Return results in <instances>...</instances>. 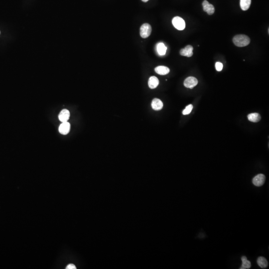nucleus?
I'll list each match as a JSON object with an SVG mask.
<instances>
[{"label": "nucleus", "mask_w": 269, "mask_h": 269, "mask_svg": "<svg viewBox=\"0 0 269 269\" xmlns=\"http://www.w3.org/2000/svg\"><path fill=\"white\" fill-rule=\"evenodd\" d=\"M233 42L234 44L238 47H244L250 43V39L244 34H239L233 37Z\"/></svg>", "instance_id": "1"}, {"label": "nucleus", "mask_w": 269, "mask_h": 269, "mask_svg": "<svg viewBox=\"0 0 269 269\" xmlns=\"http://www.w3.org/2000/svg\"><path fill=\"white\" fill-rule=\"evenodd\" d=\"M172 23L175 28L179 31L183 30L185 28V22L184 19L179 16L173 18L172 20Z\"/></svg>", "instance_id": "2"}, {"label": "nucleus", "mask_w": 269, "mask_h": 269, "mask_svg": "<svg viewBox=\"0 0 269 269\" xmlns=\"http://www.w3.org/2000/svg\"><path fill=\"white\" fill-rule=\"evenodd\" d=\"M152 32V27L149 24H144L140 28V36L142 38L146 39L149 37Z\"/></svg>", "instance_id": "3"}, {"label": "nucleus", "mask_w": 269, "mask_h": 269, "mask_svg": "<svg viewBox=\"0 0 269 269\" xmlns=\"http://www.w3.org/2000/svg\"><path fill=\"white\" fill-rule=\"evenodd\" d=\"M198 84V80L196 78L194 77H188L185 79L184 81V85L185 87L188 88L192 89L197 86Z\"/></svg>", "instance_id": "4"}, {"label": "nucleus", "mask_w": 269, "mask_h": 269, "mask_svg": "<svg viewBox=\"0 0 269 269\" xmlns=\"http://www.w3.org/2000/svg\"><path fill=\"white\" fill-rule=\"evenodd\" d=\"M265 180H266V177H265V175L263 174H259L253 178L252 182H253V185H255V186L260 187V186H262L264 184Z\"/></svg>", "instance_id": "5"}, {"label": "nucleus", "mask_w": 269, "mask_h": 269, "mask_svg": "<svg viewBox=\"0 0 269 269\" xmlns=\"http://www.w3.org/2000/svg\"><path fill=\"white\" fill-rule=\"evenodd\" d=\"M202 6L204 12H206L208 15H212L214 13L215 8L214 6L209 4L206 0L203 1Z\"/></svg>", "instance_id": "6"}, {"label": "nucleus", "mask_w": 269, "mask_h": 269, "mask_svg": "<svg viewBox=\"0 0 269 269\" xmlns=\"http://www.w3.org/2000/svg\"><path fill=\"white\" fill-rule=\"evenodd\" d=\"M59 132L61 134H67L69 132L70 130V124L68 122H63L59 127Z\"/></svg>", "instance_id": "7"}, {"label": "nucleus", "mask_w": 269, "mask_h": 269, "mask_svg": "<svg viewBox=\"0 0 269 269\" xmlns=\"http://www.w3.org/2000/svg\"><path fill=\"white\" fill-rule=\"evenodd\" d=\"M193 47L192 46L188 45L185 46V48L180 50V54L182 56L191 57L193 55Z\"/></svg>", "instance_id": "8"}, {"label": "nucleus", "mask_w": 269, "mask_h": 269, "mask_svg": "<svg viewBox=\"0 0 269 269\" xmlns=\"http://www.w3.org/2000/svg\"><path fill=\"white\" fill-rule=\"evenodd\" d=\"M70 117V112L68 110L64 109L61 111L58 115V118L62 123L67 122Z\"/></svg>", "instance_id": "9"}, {"label": "nucleus", "mask_w": 269, "mask_h": 269, "mask_svg": "<svg viewBox=\"0 0 269 269\" xmlns=\"http://www.w3.org/2000/svg\"><path fill=\"white\" fill-rule=\"evenodd\" d=\"M163 103L160 99L155 98L152 102V107L153 109L156 111H158L163 108Z\"/></svg>", "instance_id": "10"}, {"label": "nucleus", "mask_w": 269, "mask_h": 269, "mask_svg": "<svg viewBox=\"0 0 269 269\" xmlns=\"http://www.w3.org/2000/svg\"><path fill=\"white\" fill-rule=\"evenodd\" d=\"M155 72L161 75H164L170 72V69L164 66H158L155 67Z\"/></svg>", "instance_id": "11"}, {"label": "nucleus", "mask_w": 269, "mask_h": 269, "mask_svg": "<svg viewBox=\"0 0 269 269\" xmlns=\"http://www.w3.org/2000/svg\"><path fill=\"white\" fill-rule=\"evenodd\" d=\"M159 84V80L155 76L150 77L148 81V85L151 89H155Z\"/></svg>", "instance_id": "12"}, {"label": "nucleus", "mask_w": 269, "mask_h": 269, "mask_svg": "<svg viewBox=\"0 0 269 269\" xmlns=\"http://www.w3.org/2000/svg\"><path fill=\"white\" fill-rule=\"evenodd\" d=\"M167 47H166L164 43H158L157 46V52H158V55H164L166 54L167 52Z\"/></svg>", "instance_id": "13"}, {"label": "nucleus", "mask_w": 269, "mask_h": 269, "mask_svg": "<svg viewBox=\"0 0 269 269\" xmlns=\"http://www.w3.org/2000/svg\"><path fill=\"white\" fill-rule=\"evenodd\" d=\"M257 262L258 265H259V266L262 269H265L268 266V262L267 261V260L264 257H259L258 258Z\"/></svg>", "instance_id": "14"}, {"label": "nucleus", "mask_w": 269, "mask_h": 269, "mask_svg": "<svg viewBox=\"0 0 269 269\" xmlns=\"http://www.w3.org/2000/svg\"><path fill=\"white\" fill-rule=\"evenodd\" d=\"M248 119L250 121L257 123L260 121L261 120V116L258 113H251L248 115Z\"/></svg>", "instance_id": "15"}, {"label": "nucleus", "mask_w": 269, "mask_h": 269, "mask_svg": "<svg viewBox=\"0 0 269 269\" xmlns=\"http://www.w3.org/2000/svg\"><path fill=\"white\" fill-rule=\"evenodd\" d=\"M241 260L242 261V264L241 265L240 269H250L251 267V263L249 261L247 260L245 256H242L241 258Z\"/></svg>", "instance_id": "16"}, {"label": "nucleus", "mask_w": 269, "mask_h": 269, "mask_svg": "<svg viewBox=\"0 0 269 269\" xmlns=\"http://www.w3.org/2000/svg\"><path fill=\"white\" fill-rule=\"evenodd\" d=\"M251 0H240V7L243 10H247L250 7Z\"/></svg>", "instance_id": "17"}, {"label": "nucleus", "mask_w": 269, "mask_h": 269, "mask_svg": "<svg viewBox=\"0 0 269 269\" xmlns=\"http://www.w3.org/2000/svg\"><path fill=\"white\" fill-rule=\"evenodd\" d=\"M192 109H193L192 105L190 104V105H188V106L186 107V108H185V109L183 110V111H182V114L183 115H185L190 114L191 111H192Z\"/></svg>", "instance_id": "18"}, {"label": "nucleus", "mask_w": 269, "mask_h": 269, "mask_svg": "<svg viewBox=\"0 0 269 269\" xmlns=\"http://www.w3.org/2000/svg\"><path fill=\"white\" fill-rule=\"evenodd\" d=\"M223 67V65L222 63L220 62H217L215 64V68L217 71H221L222 70Z\"/></svg>", "instance_id": "19"}, {"label": "nucleus", "mask_w": 269, "mask_h": 269, "mask_svg": "<svg viewBox=\"0 0 269 269\" xmlns=\"http://www.w3.org/2000/svg\"><path fill=\"white\" fill-rule=\"evenodd\" d=\"M67 269H76V268L75 266V265H73L72 264H70L69 265H67V268H66Z\"/></svg>", "instance_id": "20"}, {"label": "nucleus", "mask_w": 269, "mask_h": 269, "mask_svg": "<svg viewBox=\"0 0 269 269\" xmlns=\"http://www.w3.org/2000/svg\"><path fill=\"white\" fill-rule=\"evenodd\" d=\"M142 1H143V2H146V1H148L149 0H142Z\"/></svg>", "instance_id": "21"}]
</instances>
